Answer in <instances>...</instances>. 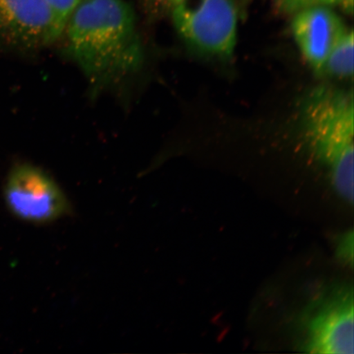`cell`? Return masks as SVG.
<instances>
[{"mask_svg":"<svg viewBox=\"0 0 354 354\" xmlns=\"http://www.w3.org/2000/svg\"><path fill=\"white\" fill-rule=\"evenodd\" d=\"M69 55L96 87L138 70L143 50L125 0H82L66 22Z\"/></svg>","mask_w":354,"mask_h":354,"instance_id":"6da1fadb","label":"cell"},{"mask_svg":"<svg viewBox=\"0 0 354 354\" xmlns=\"http://www.w3.org/2000/svg\"><path fill=\"white\" fill-rule=\"evenodd\" d=\"M303 143L328 170L332 184L353 201L354 104L352 91L322 86L310 93L301 110Z\"/></svg>","mask_w":354,"mask_h":354,"instance_id":"7a4b0ae2","label":"cell"},{"mask_svg":"<svg viewBox=\"0 0 354 354\" xmlns=\"http://www.w3.org/2000/svg\"><path fill=\"white\" fill-rule=\"evenodd\" d=\"M353 310L352 286H335L322 292L301 317V351L316 354H353Z\"/></svg>","mask_w":354,"mask_h":354,"instance_id":"3957f363","label":"cell"},{"mask_svg":"<svg viewBox=\"0 0 354 354\" xmlns=\"http://www.w3.org/2000/svg\"><path fill=\"white\" fill-rule=\"evenodd\" d=\"M177 32L202 54L227 59L236 46V0H181L171 11Z\"/></svg>","mask_w":354,"mask_h":354,"instance_id":"277c9868","label":"cell"},{"mask_svg":"<svg viewBox=\"0 0 354 354\" xmlns=\"http://www.w3.org/2000/svg\"><path fill=\"white\" fill-rule=\"evenodd\" d=\"M6 198L12 214L30 223L50 224L72 212L68 197L56 181L32 165L13 168L7 180Z\"/></svg>","mask_w":354,"mask_h":354,"instance_id":"5b68a950","label":"cell"},{"mask_svg":"<svg viewBox=\"0 0 354 354\" xmlns=\"http://www.w3.org/2000/svg\"><path fill=\"white\" fill-rule=\"evenodd\" d=\"M63 32L44 0H0V46L32 50Z\"/></svg>","mask_w":354,"mask_h":354,"instance_id":"8992f818","label":"cell"},{"mask_svg":"<svg viewBox=\"0 0 354 354\" xmlns=\"http://www.w3.org/2000/svg\"><path fill=\"white\" fill-rule=\"evenodd\" d=\"M291 28L311 68L322 73L332 48L348 28L331 8L313 7L294 13Z\"/></svg>","mask_w":354,"mask_h":354,"instance_id":"52a82bcc","label":"cell"},{"mask_svg":"<svg viewBox=\"0 0 354 354\" xmlns=\"http://www.w3.org/2000/svg\"><path fill=\"white\" fill-rule=\"evenodd\" d=\"M354 38L352 30L347 29L336 42L327 57L322 73L347 78L353 76Z\"/></svg>","mask_w":354,"mask_h":354,"instance_id":"ba28073f","label":"cell"},{"mask_svg":"<svg viewBox=\"0 0 354 354\" xmlns=\"http://www.w3.org/2000/svg\"><path fill=\"white\" fill-rule=\"evenodd\" d=\"M277 7L279 10L288 15H294L313 7H338L348 15H352L353 0H278Z\"/></svg>","mask_w":354,"mask_h":354,"instance_id":"9c48e42d","label":"cell"},{"mask_svg":"<svg viewBox=\"0 0 354 354\" xmlns=\"http://www.w3.org/2000/svg\"><path fill=\"white\" fill-rule=\"evenodd\" d=\"M54 16L57 24L65 30L66 22L82 0H44Z\"/></svg>","mask_w":354,"mask_h":354,"instance_id":"30bf717a","label":"cell"},{"mask_svg":"<svg viewBox=\"0 0 354 354\" xmlns=\"http://www.w3.org/2000/svg\"><path fill=\"white\" fill-rule=\"evenodd\" d=\"M181 0H143L145 12L150 17H158L170 13Z\"/></svg>","mask_w":354,"mask_h":354,"instance_id":"8fae6325","label":"cell"},{"mask_svg":"<svg viewBox=\"0 0 354 354\" xmlns=\"http://www.w3.org/2000/svg\"><path fill=\"white\" fill-rule=\"evenodd\" d=\"M338 255L344 262L353 264V232L342 237L338 246Z\"/></svg>","mask_w":354,"mask_h":354,"instance_id":"7c38bea8","label":"cell"}]
</instances>
